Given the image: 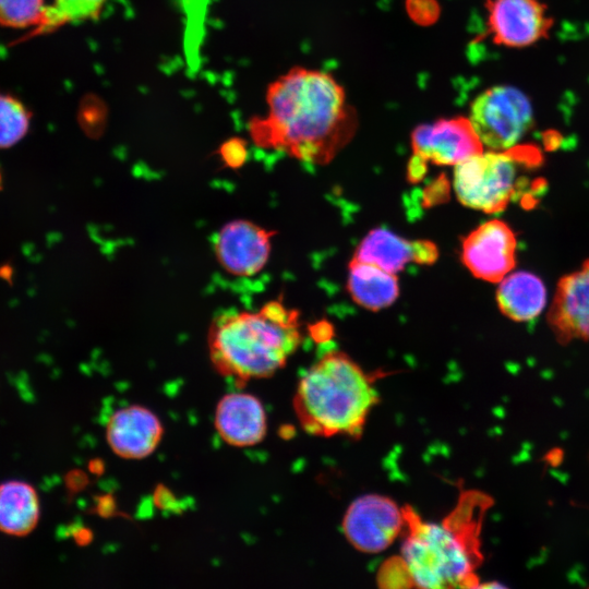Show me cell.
Here are the masks:
<instances>
[{"mask_svg": "<svg viewBox=\"0 0 589 589\" xmlns=\"http://www.w3.org/2000/svg\"><path fill=\"white\" fill-rule=\"evenodd\" d=\"M267 113L249 123L253 143L300 161L325 165L353 137L356 110L329 73L294 67L267 87Z\"/></svg>", "mask_w": 589, "mask_h": 589, "instance_id": "1", "label": "cell"}, {"mask_svg": "<svg viewBox=\"0 0 589 589\" xmlns=\"http://www.w3.org/2000/svg\"><path fill=\"white\" fill-rule=\"evenodd\" d=\"M492 500L468 491L440 524L424 521L410 506L402 507L404 542L400 560L411 587L473 588L477 568L483 561L480 532Z\"/></svg>", "mask_w": 589, "mask_h": 589, "instance_id": "2", "label": "cell"}, {"mask_svg": "<svg viewBox=\"0 0 589 589\" xmlns=\"http://www.w3.org/2000/svg\"><path fill=\"white\" fill-rule=\"evenodd\" d=\"M300 342L299 312L278 300L257 311H224L213 318L207 333L214 366L239 381L273 375Z\"/></svg>", "mask_w": 589, "mask_h": 589, "instance_id": "3", "label": "cell"}, {"mask_svg": "<svg viewBox=\"0 0 589 589\" xmlns=\"http://www.w3.org/2000/svg\"><path fill=\"white\" fill-rule=\"evenodd\" d=\"M378 401L371 375L345 352L330 351L300 377L293 409L311 435L358 438Z\"/></svg>", "mask_w": 589, "mask_h": 589, "instance_id": "4", "label": "cell"}, {"mask_svg": "<svg viewBox=\"0 0 589 589\" xmlns=\"http://www.w3.org/2000/svg\"><path fill=\"white\" fill-rule=\"evenodd\" d=\"M541 160L536 147L519 144L470 156L455 166L456 196L467 207L486 214L500 213L519 197L528 184L526 172L538 167Z\"/></svg>", "mask_w": 589, "mask_h": 589, "instance_id": "5", "label": "cell"}, {"mask_svg": "<svg viewBox=\"0 0 589 589\" xmlns=\"http://www.w3.org/2000/svg\"><path fill=\"white\" fill-rule=\"evenodd\" d=\"M469 120L484 147L504 151L517 145L531 128L532 106L520 89L496 85L474 98Z\"/></svg>", "mask_w": 589, "mask_h": 589, "instance_id": "6", "label": "cell"}, {"mask_svg": "<svg viewBox=\"0 0 589 589\" xmlns=\"http://www.w3.org/2000/svg\"><path fill=\"white\" fill-rule=\"evenodd\" d=\"M404 510L392 498L365 494L346 510L342 531L358 551L375 554L386 550L404 531Z\"/></svg>", "mask_w": 589, "mask_h": 589, "instance_id": "7", "label": "cell"}, {"mask_svg": "<svg viewBox=\"0 0 589 589\" xmlns=\"http://www.w3.org/2000/svg\"><path fill=\"white\" fill-rule=\"evenodd\" d=\"M488 33L507 48H525L548 38L554 20L540 0H486Z\"/></svg>", "mask_w": 589, "mask_h": 589, "instance_id": "8", "label": "cell"}, {"mask_svg": "<svg viewBox=\"0 0 589 589\" xmlns=\"http://www.w3.org/2000/svg\"><path fill=\"white\" fill-rule=\"evenodd\" d=\"M517 239L503 220L479 225L461 244V261L477 278L500 283L516 265Z\"/></svg>", "mask_w": 589, "mask_h": 589, "instance_id": "9", "label": "cell"}, {"mask_svg": "<svg viewBox=\"0 0 589 589\" xmlns=\"http://www.w3.org/2000/svg\"><path fill=\"white\" fill-rule=\"evenodd\" d=\"M274 230L248 219L226 223L215 235L214 254L225 272L237 277H250L266 265Z\"/></svg>", "mask_w": 589, "mask_h": 589, "instance_id": "10", "label": "cell"}, {"mask_svg": "<svg viewBox=\"0 0 589 589\" xmlns=\"http://www.w3.org/2000/svg\"><path fill=\"white\" fill-rule=\"evenodd\" d=\"M413 155L423 161L449 166L482 153L484 146L469 118L440 119L417 127L411 135Z\"/></svg>", "mask_w": 589, "mask_h": 589, "instance_id": "11", "label": "cell"}, {"mask_svg": "<svg viewBox=\"0 0 589 589\" xmlns=\"http://www.w3.org/2000/svg\"><path fill=\"white\" fill-rule=\"evenodd\" d=\"M548 323L561 344L589 341V259L558 280Z\"/></svg>", "mask_w": 589, "mask_h": 589, "instance_id": "12", "label": "cell"}, {"mask_svg": "<svg viewBox=\"0 0 589 589\" xmlns=\"http://www.w3.org/2000/svg\"><path fill=\"white\" fill-rule=\"evenodd\" d=\"M163 428L151 410L141 406H129L116 411L106 428L107 442L118 456L142 459L149 456L159 445Z\"/></svg>", "mask_w": 589, "mask_h": 589, "instance_id": "13", "label": "cell"}, {"mask_svg": "<svg viewBox=\"0 0 589 589\" xmlns=\"http://www.w3.org/2000/svg\"><path fill=\"white\" fill-rule=\"evenodd\" d=\"M215 428L229 445L253 446L266 434V412L255 396L232 393L218 402L215 410Z\"/></svg>", "mask_w": 589, "mask_h": 589, "instance_id": "14", "label": "cell"}, {"mask_svg": "<svg viewBox=\"0 0 589 589\" xmlns=\"http://www.w3.org/2000/svg\"><path fill=\"white\" fill-rule=\"evenodd\" d=\"M496 303L501 312L516 322L534 320L546 303L543 281L528 272L509 273L498 284Z\"/></svg>", "mask_w": 589, "mask_h": 589, "instance_id": "15", "label": "cell"}, {"mask_svg": "<svg viewBox=\"0 0 589 589\" xmlns=\"http://www.w3.org/2000/svg\"><path fill=\"white\" fill-rule=\"evenodd\" d=\"M347 290L362 308L378 311L396 301L399 284L396 274L352 259L349 263Z\"/></svg>", "mask_w": 589, "mask_h": 589, "instance_id": "16", "label": "cell"}, {"mask_svg": "<svg viewBox=\"0 0 589 589\" xmlns=\"http://www.w3.org/2000/svg\"><path fill=\"white\" fill-rule=\"evenodd\" d=\"M417 241H409L384 228L372 229L359 243L353 257L397 274L416 263Z\"/></svg>", "mask_w": 589, "mask_h": 589, "instance_id": "17", "label": "cell"}, {"mask_svg": "<svg viewBox=\"0 0 589 589\" xmlns=\"http://www.w3.org/2000/svg\"><path fill=\"white\" fill-rule=\"evenodd\" d=\"M39 518L35 489L26 482L9 481L0 485V530L11 536L28 534Z\"/></svg>", "mask_w": 589, "mask_h": 589, "instance_id": "18", "label": "cell"}, {"mask_svg": "<svg viewBox=\"0 0 589 589\" xmlns=\"http://www.w3.org/2000/svg\"><path fill=\"white\" fill-rule=\"evenodd\" d=\"M107 0H53L39 25L27 37L51 33L67 24L95 20Z\"/></svg>", "mask_w": 589, "mask_h": 589, "instance_id": "19", "label": "cell"}, {"mask_svg": "<svg viewBox=\"0 0 589 589\" xmlns=\"http://www.w3.org/2000/svg\"><path fill=\"white\" fill-rule=\"evenodd\" d=\"M32 113L16 97L0 94V148L19 143L28 132Z\"/></svg>", "mask_w": 589, "mask_h": 589, "instance_id": "20", "label": "cell"}, {"mask_svg": "<svg viewBox=\"0 0 589 589\" xmlns=\"http://www.w3.org/2000/svg\"><path fill=\"white\" fill-rule=\"evenodd\" d=\"M44 0H0V25L10 28H36L43 20Z\"/></svg>", "mask_w": 589, "mask_h": 589, "instance_id": "21", "label": "cell"}, {"mask_svg": "<svg viewBox=\"0 0 589 589\" xmlns=\"http://www.w3.org/2000/svg\"><path fill=\"white\" fill-rule=\"evenodd\" d=\"M406 11L413 22L426 26L437 21L441 7L436 0H406Z\"/></svg>", "mask_w": 589, "mask_h": 589, "instance_id": "22", "label": "cell"}, {"mask_svg": "<svg viewBox=\"0 0 589 589\" xmlns=\"http://www.w3.org/2000/svg\"><path fill=\"white\" fill-rule=\"evenodd\" d=\"M221 161L229 168H239L248 157V148L241 139H230L218 151Z\"/></svg>", "mask_w": 589, "mask_h": 589, "instance_id": "23", "label": "cell"}, {"mask_svg": "<svg viewBox=\"0 0 589 589\" xmlns=\"http://www.w3.org/2000/svg\"><path fill=\"white\" fill-rule=\"evenodd\" d=\"M0 188H1V175H0Z\"/></svg>", "mask_w": 589, "mask_h": 589, "instance_id": "24", "label": "cell"}]
</instances>
